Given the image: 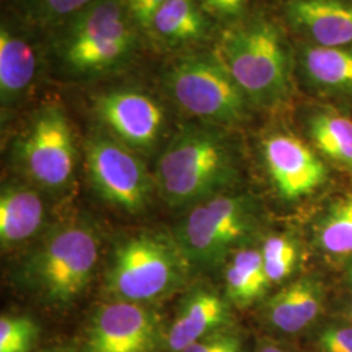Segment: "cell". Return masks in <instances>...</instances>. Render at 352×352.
Here are the masks:
<instances>
[{"label":"cell","mask_w":352,"mask_h":352,"mask_svg":"<svg viewBox=\"0 0 352 352\" xmlns=\"http://www.w3.org/2000/svg\"><path fill=\"white\" fill-rule=\"evenodd\" d=\"M20 16L3 17L0 25V104L1 113L19 109L37 88L47 62L43 47Z\"/></svg>","instance_id":"11"},{"label":"cell","mask_w":352,"mask_h":352,"mask_svg":"<svg viewBox=\"0 0 352 352\" xmlns=\"http://www.w3.org/2000/svg\"><path fill=\"white\" fill-rule=\"evenodd\" d=\"M285 13L289 25L312 45H352V3L349 0H289Z\"/></svg>","instance_id":"16"},{"label":"cell","mask_w":352,"mask_h":352,"mask_svg":"<svg viewBox=\"0 0 352 352\" xmlns=\"http://www.w3.org/2000/svg\"><path fill=\"white\" fill-rule=\"evenodd\" d=\"M192 266L173 234L142 231L122 240L104 274L110 300L151 304L183 289Z\"/></svg>","instance_id":"5"},{"label":"cell","mask_w":352,"mask_h":352,"mask_svg":"<svg viewBox=\"0 0 352 352\" xmlns=\"http://www.w3.org/2000/svg\"><path fill=\"white\" fill-rule=\"evenodd\" d=\"M243 340L234 327H228L195 342L182 352H241Z\"/></svg>","instance_id":"26"},{"label":"cell","mask_w":352,"mask_h":352,"mask_svg":"<svg viewBox=\"0 0 352 352\" xmlns=\"http://www.w3.org/2000/svg\"><path fill=\"white\" fill-rule=\"evenodd\" d=\"M164 93L195 120L234 126L251 116V102L214 51L184 52L164 68Z\"/></svg>","instance_id":"6"},{"label":"cell","mask_w":352,"mask_h":352,"mask_svg":"<svg viewBox=\"0 0 352 352\" xmlns=\"http://www.w3.org/2000/svg\"><path fill=\"white\" fill-rule=\"evenodd\" d=\"M47 352H71L68 351V350H51V351Z\"/></svg>","instance_id":"32"},{"label":"cell","mask_w":352,"mask_h":352,"mask_svg":"<svg viewBox=\"0 0 352 352\" xmlns=\"http://www.w3.org/2000/svg\"><path fill=\"white\" fill-rule=\"evenodd\" d=\"M102 129L139 154L157 149L167 128L162 102L139 88H115L94 100Z\"/></svg>","instance_id":"10"},{"label":"cell","mask_w":352,"mask_h":352,"mask_svg":"<svg viewBox=\"0 0 352 352\" xmlns=\"http://www.w3.org/2000/svg\"><path fill=\"white\" fill-rule=\"evenodd\" d=\"M305 82L320 93L352 98V45L322 47L305 45L299 56Z\"/></svg>","instance_id":"19"},{"label":"cell","mask_w":352,"mask_h":352,"mask_svg":"<svg viewBox=\"0 0 352 352\" xmlns=\"http://www.w3.org/2000/svg\"><path fill=\"white\" fill-rule=\"evenodd\" d=\"M238 175V154L225 126L193 120L166 144L153 177L164 201L186 210L227 192Z\"/></svg>","instance_id":"2"},{"label":"cell","mask_w":352,"mask_h":352,"mask_svg":"<svg viewBox=\"0 0 352 352\" xmlns=\"http://www.w3.org/2000/svg\"><path fill=\"white\" fill-rule=\"evenodd\" d=\"M349 315H350V317H351V320H352V304H351V307H350V312H349Z\"/></svg>","instance_id":"33"},{"label":"cell","mask_w":352,"mask_h":352,"mask_svg":"<svg viewBox=\"0 0 352 352\" xmlns=\"http://www.w3.org/2000/svg\"><path fill=\"white\" fill-rule=\"evenodd\" d=\"M308 133L316 148L329 160L352 171V120L325 110L309 118Z\"/></svg>","instance_id":"21"},{"label":"cell","mask_w":352,"mask_h":352,"mask_svg":"<svg viewBox=\"0 0 352 352\" xmlns=\"http://www.w3.org/2000/svg\"><path fill=\"white\" fill-rule=\"evenodd\" d=\"M226 298L239 307L251 305L264 296L270 285L265 273L261 250L243 247L230 256L225 270Z\"/></svg>","instance_id":"20"},{"label":"cell","mask_w":352,"mask_h":352,"mask_svg":"<svg viewBox=\"0 0 352 352\" xmlns=\"http://www.w3.org/2000/svg\"><path fill=\"white\" fill-rule=\"evenodd\" d=\"M261 250L265 273L270 285L289 278L299 260L298 243L287 234L272 235L265 239Z\"/></svg>","instance_id":"24"},{"label":"cell","mask_w":352,"mask_h":352,"mask_svg":"<svg viewBox=\"0 0 352 352\" xmlns=\"http://www.w3.org/2000/svg\"><path fill=\"white\" fill-rule=\"evenodd\" d=\"M316 243L334 256L352 253V193L331 204L316 227Z\"/></svg>","instance_id":"22"},{"label":"cell","mask_w":352,"mask_h":352,"mask_svg":"<svg viewBox=\"0 0 352 352\" xmlns=\"http://www.w3.org/2000/svg\"><path fill=\"white\" fill-rule=\"evenodd\" d=\"M213 51L253 107L277 110L289 102L294 52L274 21L263 14L238 20L218 33Z\"/></svg>","instance_id":"3"},{"label":"cell","mask_w":352,"mask_h":352,"mask_svg":"<svg viewBox=\"0 0 352 352\" xmlns=\"http://www.w3.org/2000/svg\"><path fill=\"white\" fill-rule=\"evenodd\" d=\"M38 338L37 324L26 316H1L0 352H30Z\"/></svg>","instance_id":"25"},{"label":"cell","mask_w":352,"mask_h":352,"mask_svg":"<svg viewBox=\"0 0 352 352\" xmlns=\"http://www.w3.org/2000/svg\"><path fill=\"white\" fill-rule=\"evenodd\" d=\"M13 157L38 187L62 190L75 175V132L63 107L47 102L32 113L13 145Z\"/></svg>","instance_id":"8"},{"label":"cell","mask_w":352,"mask_h":352,"mask_svg":"<svg viewBox=\"0 0 352 352\" xmlns=\"http://www.w3.org/2000/svg\"><path fill=\"white\" fill-rule=\"evenodd\" d=\"M50 32L47 62L55 75L72 82L123 74L145 39L124 0H98Z\"/></svg>","instance_id":"1"},{"label":"cell","mask_w":352,"mask_h":352,"mask_svg":"<svg viewBox=\"0 0 352 352\" xmlns=\"http://www.w3.org/2000/svg\"><path fill=\"white\" fill-rule=\"evenodd\" d=\"M101 254L97 228L85 219L55 226L23 260L19 276L26 289L55 307L84 292Z\"/></svg>","instance_id":"4"},{"label":"cell","mask_w":352,"mask_h":352,"mask_svg":"<svg viewBox=\"0 0 352 352\" xmlns=\"http://www.w3.org/2000/svg\"><path fill=\"white\" fill-rule=\"evenodd\" d=\"M258 214L250 195L225 192L186 209L173 235L192 269H214L245 247L258 226Z\"/></svg>","instance_id":"7"},{"label":"cell","mask_w":352,"mask_h":352,"mask_svg":"<svg viewBox=\"0 0 352 352\" xmlns=\"http://www.w3.org/2000/svg\"><path fill=\"white\" fill-rule=\"evenodd\" d=\"M85 164L102 199L129 214L146 209L155 184L139 153L100 129L85 142Z\"/></svg>","instance_id":"9"},{"label":"cell","mask_w":352,"mask_h":352,"mask_svg":"<svg viewBox=\"0 0 352 352\" xmlns=\"http://www.w3.org/2000/svg\"><path fill=\"white\" fill-rule=\"evenodd\" d=\"M320 352H352V324L327 325L317 334Z\"/></svg>","instance_id":"27"},{"label":"cell","mask_w":352,"mask_h":352,"mask_svg":"<svg viewBox=\"0 0 352 352\" xmlns=\"http://www.w3.org/2000/svg\"><path fill=\"white\" fill-rule=\"evenodd\" d=\"M214 34L213 16L202 7L200 0H164L145 32L160 50H195Z\"/></svg>","instance_id":"15"},{"label":"cell","mask_w":352,"mask_h":352,"mask_svg":"<svg viewBox=\"0 0 352 352\" xmlns=\"http://www.w3.org/2000/svg\"><path fill=\"white\" fill-rule=\"evenodd\" d=\"M349 280H350V285H352V265L350 270H349Z\"/></svg>","instance_id":"31"},{"label":"cell","mask_w":352,"mask_h":352,"mask_svg":"<svg viewBox=\"0 0 352 352\" xmlns=\"http://www.w3.org/2000/svg\"><path fill=\"white\" fill-rule=\"evenodd\" d=\"M47 208L41 193L20 182L3 186L0 195V244L11 250L34 238L45 226Z\"/></svg>","instance_id":"17"},{"label":"cell","mask_w":352,"mask_h":352,"mask_svg":"<svg viewBox=\"0 0 352 352\" xmlns=\"http://www.w3.org/2000/svg\"><path fill=\"white\" fill-rule=\"evenodd\" d=\"M256 352H289L286 349H283L277 342L273 340H265L260 342L257 351Z\"/></svg>","instance_id":"30"},{"label":"cell","mask_w":352,"mask_h":352,"mask_svg":"<svg viewBox=\"0 0 352 352\" xmlns=\"http://www.w3.org/2000/svg\"><path fill=\"white\" fill-rule=\"evenodd\" d=\"M324 304L321 285L314 278H302L283 287L264 307L267 324L285 334H295L309 327Z\"/></svg>","instance_id":"18"},{"label":"cell","mask_w":352,"mask_h":352,"mask_svg":"<svg viewBox=\"0 0 352 352\" xmlns=\"http://www.w3.org/2000/svg\"><path fill=\"white\" fill-rule=\"evenodd\" d=\"M160 337L158 317L148 305L110 300L91 316L85 352H153Z\"/></svg>","instance_id":"12"},{"label":"cell","mask_w":352,"mask_h":352,"mask_svg":"<svg viewBox=\"0 0 352 352\" xmlns=\"http://www.w3.org/2000/svg\"><path fill=\"white\" fill-rule=\"evenodd\" d=\"M19 16L34 28L54 29L98 0H16Z\"/></svg>","instance_id":"23"},{"label":"cell","mask_w":352,"mask_h":352,"mask_svg":"<svg viewBox=\"0 0 352 352\" xmlns=\"http://www.w3.org/2000/svg\"><path fill=\"white\" fill-rule=\"evenodd\" d=\"M228 302L227 298L205 283L187 289L166 336L168 351L182 352L195 342L231 327Z\"/></svg>","instance_id":"14"},{"label":"cell","mask_w":352,"mask_h":352,"mask_svg":"<svg viewBox=\"0 0 352 352\" xmlns=\"http://www.w3.org/2000/svg\"><path fill=\"white\" fill-rule=\"evenodd\" d=\"M124 1L131 13L133 14L135 20L138 21L141 30L144 32V34L151 25L154 13L157 12V10L164 3V0H124Z\"/></svg>","instance_id":"28"},{"label":"cell","mask_w":352,"mask_h":352,"mask_svg":"<svg viewBox=\"0 0 352 352\" xmlns=\"http://www.w3.org/2000/svg\"><path fill=\"white\" fill-rule=\"evenodd\" d=\"M202 7L212 16L227 17L239 12L245 0H200Z\"/></svg>","instance_id":"29"},{"label":"cell","mask_w":352,"mask_h":352,"mask_svg":"<svg viewBox=\"0 0 352 352\" xmlns=\"http://www.w3.org/2000/svg\"><path fill=\"white\" fill-rule=\"evenodd\" d=\"M267 174L278 193L289 201L300 200L327 180V167L302 140L286 132H274L261 145Z\"/></svg>","instance_id":"13"}]
</instances>
